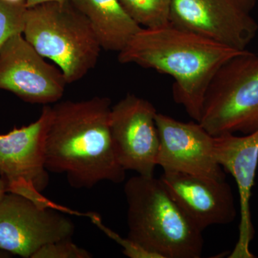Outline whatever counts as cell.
<instances>
[{"label": "cell", "mask_w": 258, "mask_h": 258, "mask_svg": "<svg viewBox=\"0 0 258 258\" xmlns=\"http://www.w3.org/2000/svg\"><path fill=\"white\" fill-rule=\"evenodd\" d=\"M111 107L110 98L99 96L49 106L45 151L49 172L66 174L75 189L124 181L126 171L112 139Z\"/></svg>", "instance_id": "obj_1"}, {"label": "cell", "mask_w": 258, "mask_h": 258, "mask_svg": "<svg viewBox=\"0 0 258 258\" xmlns=\"http://www.w3.org/2000/svg\"><path fill=\"white\" fill-rule=\"evenodd\" d=\"M242 52L169 23L141 29L118 52V59L120 63L137 64L174 78V101L199 122L214 76L222 64Z\"/></svg>", "instance_id": "obj_2"}, {"label": "cell", "mask_w": 258, "mask_h": 258, "mask_svg": "<svg viewBox=\"0 0 258 258\" xmlns=\"http://www.w3.org/2000/svg\"><path fill=\"white\" fill-rule=\"evenodd\" d=\"M128 237L157 258H200L203 231L180 208L160 179L137 175L124 186Z\"/></svg>", "instance_id": "obj_3"}, {"label": "cell", "mask_w": 258, "mask_h": 258, "mask_svg": "<svg viewBox=\"0 0 258 258\" xmlns=\"http://www.w3.org/2000/svg\"><path fill=\"white\" fill-rule=\"evenodd\" d=\"M23 35L42 57L58 66L68 84L96 66L102 49L91 23L70 0L28 8Z\"/></svg>", "instance_id": "obj_4"}, {"label": "cell", "mask_w": 258, "mask_h": 258, "mask_svg": "<svg viewBox=\"0 0 258 258\" xmlns=\"http://www.w3.org/2000/svg\"><path fill=\"white\" fill-rule=\"evenodd\" d=\"M199 123L212 137L258 130V54L243 51L222 64L205 94Z\"/></svg>", "instance_id": "obj_5"}, {"label": "cell", "mask_w": 258, "mask_h": 258, "mask_svg": "<svg viewBox=\"0 0 258 258\" xmlns=\"http://www.w3.org/2000/svg\"><path fill=\"white\" fill-rule=\"evenodd\" d=\"M48 113L45 105L33 123L0 134V177L8 184V192L52 206L42 194L50 181L45 156Z\"/></svg>", "instance_id": "obj_6"}, {"label": "cell", "mask_w": 258, "mask_h": 258, "mask_svg": "<svg viewBox=\"0 0 258 258\" xmlns=\"http://www.w3.org/2000/svg\"><path fill=\"white\" fill-rule=\"evenodd\" d=\"M58 209L8 192L0 201V249L22 257L45 244L72 238L75 225Z\"/></svg>", "instance_id": "obj_7"}, {"label": "cell", "mask_w": 258, "mask_h": 258, "mask_svg": "<svg viewBox=\"0 0 258 258\" xmlns=\"http://www.w3.org/2000/svg\"><path fill=\"white\" fill-rule=\"evenodd\" d=\"M256 0H173L170 23L234 50H247L258 31Z\"/></svg>", "instance_id": "obj_8"}, {"label": "cell", "mask_w": 258, "mask_h": 258, "mask_svg": "<svg viewBox=\"0 0 258 258\" xmlns=\"http://www.w3.org/2000/svg\"><path fill=\"white\" fill-rule=\"evenodd\" d=\"M157 114L152 103L134 94L127 95L111 107L112 139L125 171L154 176L160 147Z\"/></svg>", "instance_id": "obj_9"}, {"label": "cell", "mask_w": 258, "mask_h": 258, "mask_svg": "<svg viewBox=\"0 0 258 258\" xmlns=\"http://www.w3.org/2000/svg\"><path fill=\"white\" fill-rule=\"evenodd\" d=\"M23 36L13 35L0 50V89L28 103L48 105L63 96V74L45 60Z\"/></svg>", "instance_id": "obj_10"}, {"label": "cell", "mask_w": 258, "mask_h": 258, "mask_svg": "<svg viewBox=\"0 0 258 258\" xmlns=\"http://www.w3.org/2000/svg\"><path fill=\"white\" fill-rule=\"evenodd\" d=\"M160 147L157 166L164 171L226 179L215 154V137L198 121L182 122L157 113Z\"/></svg>", "instance_id": "obj_11"}, {"label": "cell", "mask_w": 258, "mask_h": 258, "mask_svg": "<svg viewBox=\"0 0 258 258\" xmlns=\"http://www.w3.org/2000/svg\"><path fill=\"white\" fill-rule=\"evenodd\" d=\"M215 154L222 169L235 179L240 198L238 240L228 257L254 258L249 249L254 236L250 199L258 166V130L242 136L225 134L215 137Z\"/></svg>", "instance_id": "obj_12"}, {"label": "cell", "mask_w": 258, "mask_h": 258, "mask_svg": "<svg viewBox=\"0 0 258 258\" xmlns=\"http://www.w3.org/2000/svg\"><path fill=\"white\" fill-rule=\"evenodd\" d=\"M163 184L200 230L212 225H228L237 217L235 197L226 179L217 180L164 171Z\"/></svg>", "instance_id": "obj_13"}, {"label": "cell", "mask_w": 258, "mask_h": 258, "mask_svg": "<svg viewBox=\"0 0 258 258\" xmlns=\"http://www.w3.org/2000/svg\"><path fill=\"white\" fill-rule=\"evenodd\" d=\"M91 23L102 49L120 51L142 29L118 0H70Z\"/></svg>", "instance_id": "obj_14"}, {"label": "cell", "mask_w": 258, "mask_h": 258, "mask_svg": "<svg viewBox=\"0 0 258 258\" xmlns=\"http://www.w3.org/2000/svg\"><path fill=\"white\" fill-rule=\"evenodd\" d=\"M131 18L142 28H158L170 23L173 0H118Z\"/></svg>", "instance_id": "obj_15"}, {"label": "cell", "mask_w": 258, "mask_h": 258, "mask_svg": "<svg viewBox=\"0 0 258 258\" xmlns=\"http://www.w3.org/2000/svg\"><path fill=\"white\" fill-rule=\"evenodd\" d=\"M27 10L20 3L0 0V50L10 37L23 33Z\"/></svg>", "instance_id": "obj_16"}, {"label": "cell", "mask_w": 258, "mask_h": 258, "mask_svg": "<svg viewBox=\"0 0 258 258\" xmlns=\"http://www.w3.org/2000/svg\"><path fill=\"white\" fill-rule=\"evenodd\" d=\"M92 254L75 244L71 238L62 239L45 244L32 258H91Z\"/></svg>", "instance_id": "obj_17"}, {"label": "cell", "mask_w": 258, "mask_h": 258, "mask_svg": "<svg viewBox=\"0 0 258 258\" xmlns=\"http://www.w3.org/2000/svg\"><path fill=\"white\" fill-rule=\"evenodd\" d=\"M88 217L91 218L93 223L98 227L102 232H104L108 237L121 246L123 254L127 257L131 258H157L154 254L148 252L143 247L135 243L134 241L130 240L128 237L123 238L116 232H113L111 229L107 227L102 222L101 218L98 215H96V214L90 213Z\"/></svg>", "instance_id": "obj_18"}, {"label": "cell", "mask_w": 258, "mask_h": 258, "mask_svg": "<svg viewBox=\"0 0 258 258\" xmlns=\"http://www.w3.org/2000/svg\"><path fill=\"white\" fill-rule=\"evenodd\" d=\"M8 1L13 2V3H20L25 5L27 8H32L36 5L42 4V3H48V2H64L67 0H8Z\"/></svg>", "instance_id": "obj_19"}, {"label": "cell", "mask_w": 258, "mask_h": 258, "mask_svg": "<svg viewBox=\"0 0 258 258\" xmlns=\"http://www.w3.org/2000/svg\"><path fill=\"white\" fill-rule=\"evenodd\" d=\"M8 192V184L4 179L0 177V201Z\"/></svg>", "instance_id": "obj_20"}, {"label": "cell", "mask_w": 258, "mask_h": 258, "mask_svg": "<svg viewBox=\"0 0 258 258\" xmlns=\"http://www.w3.org/2000/svg\"><path fill=\"white\" fill-rule=\"evenodd\" d=\"M12 257V254L0 249V258H9Z\"/></svg>", "instance_id": "obj_21"}]
</instances>
